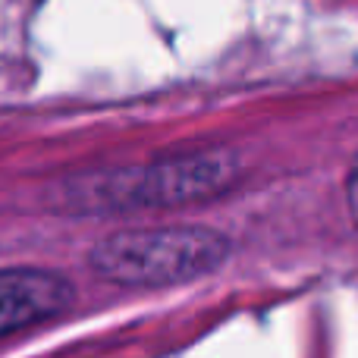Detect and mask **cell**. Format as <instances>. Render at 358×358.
Listing matches in <instances>:
<instances>
[{"label":"cell","instance_id":"1","mask_svg":"<svg viewBox=\"0 0 358 358\" xmlns=\"http://www.w3.org/2000/svg\"><path fill=\"white\" fill-rule=\"evenodd\" d=\"M242 176V161L223 145L189 148L138 167H104L57 182V208L69 214L185 208L227 195Z\"/></svg>","mask_w":358,"mask_h":358},{"label":"cell","instance_id":"2","mask_svg":"<svg viewBox=\"0 0 358 358\" xmlns=\"http://www.w3.org/2000/svg\"><path fill=\"white\" fill-rule=\"evenodd\" d=\"M229 248L227 236L198 223L120 229L94 242L88 267L107 283L161 289L214 273L229 258Z\"/></svg>","mask_w":358,"mask_h":358},{"label":"cell","instance_id":"3","mask_svg":"<svg viewBox=\"0 0 358 358\" xmlns=\"http://www.w3.org/2000/svg\"><path fill=\"white\" fill-rule=\"evenodd\" d=\"M76 289L44 267H0V336L48 324L73 305Z\"/></svg>","mask_w":358,"mask_h":358},{"label":"cell","instance_id":"4","mask_svg":"<svg viewBox=\"0 0 358 358\" xmlns=\"http://www.w3.org/2000/svg\"><path fill=\"white\" fill-rule=\"evenodd\" d=\"M346 208H349V214H352V220L358 223V157L346 173Z\"/></svg>","mask_w":358,"mask_h":358}]
</instances>
